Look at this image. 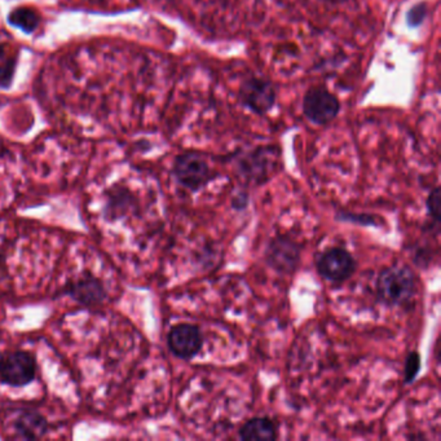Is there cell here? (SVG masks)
I'll use <instances>...</instances> for the list:
<instances>
[{"label": "cell", "mask_w": 441, "mask_h": 441, "mask_svg": "<svg viewBox=\"0 0 441 441\" xmlns=\"http://www.w3.org/2000/svg\"><path fill=\"white\" fill-rule=\"evenodd\" d=\"M249 205V194L246 192H238L235 194V197L232 199V207L235 210H245Z\"/></svg>", "instance_id": "19"}, {"label": "cell", "mask_w": 441, "mask_h": 441, "mask_svg": "<svg viewBox=\"0 0 441 441\" xmlns=\"http://www.w3.org/2000/svg\"><path fill=\"white\" fill-rule=\"evenodd\" d=\"M427 213L434 220L435 225L439 227L441 220V190L439 187H435L428 194L426 201Z\"/></svg>", "instance_id": "14"}, {"label": "cell", "mask_w": 441, "mask_h": 441, "mask_svg": "<svg viewBox=\"0 0 441 441\" xmlns=\"http://www.w3.org/2000/svg\"><path fill=\"white\" fill-rule=\"evenodd\" d=\"M266 266L280 274H293L302 260V246L290 237H274L264 252Z\"/></svg>", "instance_id": "6"}, {"label": "cell", "mask_w": 441, "mask_h": 441, "mask_svg": "<svg viewBox=\"0 0 441 441\" xmlns=\"http://www.w3.org/2000/svg\"><path fill=\"white\" fill-rule=\"evenodd\" d=\"M16 431L23 439H40L47 433V421L37 411H25L16 419Z\"/></svg>", "instance_id": "12"}, {"label": "cell", "mask_w": 441, "mask_h": 441, "mask_svg": "<svg viewBox=\"0 0 441 441\" xmlns=\"http://www.w3.org/2000/svg\"><path fill=\"white\" fill-rule=\"evenodd\" d=\"M9 20L13 25L21 28L25 31L34 30L38 25L37 15L31 11H26V9H17L11 15Z\"/></svg>", "instance_id": "13"}, {"label": "cell", "mask_w": 441, "mask_h": 441, "mask_svg": "<svg viewBox=\"0 0 441 441\" xmlns=\"http://www.w3.org/2000/svg\"><path fill=\"white\" fill-rule=\"evenodd\" d=\"M417 277L409 266H391L380 271L375 281L378 302L387 307H406L417 294Z\"/></svg>", "instance_id": "1"}, {"label": "cell", "mask_w": 441, "mask_h": 441, "mask_svg": "<svg viewBox=\"0 0 441 441\" xmlns=\"http://www.w3.org/2000/svg\"><path fill=\"white\" fill-rule=\"evenodd\" d=\"M421 372V356L417 351H411L405 360L404 380L406 384L413 383Z\"/></svg>", "instance_id": "15"}, {"label": "cell", "mask_w": 441, "mask_h": 441, "mask_svg": "<svg viewBox=\"0 0 441 441\" xmlns=\"http://www.w3.org/2000/svg\"><path fill=\"white\" fill-rule=\"evenodd\" d=\"M35 360L26 352H13L3 358L0 378L9 386L23 387L35 378Z\"/></svg>", "instance_id": "9"}, {"label": "cell", "mask_w": 441, "mask_h": 441, "mask_svg": "<svg viewBox=\"0 0 441 441\" xmlns=\"http://www.w3.org/2000/svg\"><path fill=\"white\" fill-rule=\"evenodd\" d=\"M322 1H330V3H335V1H338V0H322Z\"/></svg>", "instance_id": "21"}, {"label": "cell", "mask_w": 441, "mask_h": 441, "mask_svg": "<svg viewBox=\"0 0 441 441\" xmlns=\"http://www.w3.org/2000/svg\"><path fill=\"white\" fill-rule=\"evenodd\" d=\"M280 160L276 146H258L236 155L238 175L249 183L263 184L272 175Z\"/></svg>", "instance_id": "3"}, {"label": "cell", "mask_w": 441, "mask_h": 441, "mask_svg": "<svg viewBox=\"0 0 441 441\" xmlns=\"http://www.w3.org/2000/svg\"><path fill=\"white\" fill-rule=\"evenodd\" d=\"M238 99L254 114L266 115L276 104V87L266 78L250 76L240 86Z\"/></svg>", "instance_id": "7"}, {"label": "cell", "mask_w": 441, "mask_h": 441, "mask_svg": "<svg viewBox=\"0 0 441 441\" xmlns=\"http://www.w3.org/2000/svg\"><path fill=\"white\" fill-rule=\"evenodd\" d=\"M167 344L174 356L188 361L202 350L204 335L193 324H177L168 331Z\"/></svg>", "instance_id": "8"}, {"label": "cell", "mask_w": 441, "mask_h": 441, "mask_svg": "<svg viewBox=\"0 0 441 441\" xmlns=\"http://www.w3.org/2000/svg\"><path fill=\"white\" fill-rule=\"evenodd\" d=\"M302 109L310 122L316 126H327L339 114L341 102L327 87L314 86L305 92Z\"/></svg>", "instance_id": "5"}, {"label": "cell", "mask_w": 441, "mask_h": 441, "mask_svg": "<svg viewBox=\"0 0 441 441\" xmlns=\"http://www.w3.org/2000/svg\"><path fill=\"white\" fill-rule=\"evenodd\" d=\"M66 293L78 303L87 307L100 305L105 299V290L102 285L91 276H84L81 280L71 283Z\"/></svg>", "instance_id": "10"}, {"label": "cell", "mask_w": 441, "mask_h": 441, "mask_svg": "<svg viewBox=\"0 0 441 441\" xmlns=\"http://www.w3.org/2000/svg\"><path fill=\"white\" fill-rule=\"evenodd\" d=\"M338 218H339V220L358 223L360 225H374V227L377 225V219L374 216L366 215V213H360V215L352 213H339Z\"/></svg>", "instance_id": "17"}, {"label": "cell", "mask_w": 441, "mask_h": 441, "mask_svg": "<svg viewBox=\"0 0 441 441\" xmlns=\"http://www.w3.org/2000/svg\"><path fill=\"white\" fill-rule=\"evenodd\" d=\"M129 206V194L126 192L117 193L109 202V213H113L114 218H119L124 213V208L127 210Z\"/></svg>", "instance_id": "16"}, {"label": "cell", "mask_w": 441, "mask_h": 441, "mask_svg": "<svg viewBox=\"0 0 441 441\" xmlns=\"http://www.w3.org/2000/svg\"><path fill=\"white\" fill-rule=\"evenodd\" d=\"M316 269L325 281L342 283L356 272L358 261L343 247H329L316 255Z\"/></svg>", "instance_id": "4"}, {"label": "cell", "mask_w": 441, "mask_h": 441, "mask_svg": "<svg viewBox=\"0 0 441 441\" xmlns=\"http://www.w3.org/2000/svg\"><path fill=\"white\" fill-rule=\"evenodd\" d=\"M238 435L245 441H274L278 437V430L274 419L255 417L245 422Z\"/></svg>", "instance_id": "11"}, {"label": "cell", "mask_w": 441, "mask_h": 441, "mask_svg": "<svg viewBox=\"0 0 441 441\" xmlns=\"http://www.w3.org/2000/svg\"><path fill=\"white\" fill-rule=\"evenodd\" d=\"M172 174L177 183L193 193L204 189L216 177V171L211 167L205 154L199 152L179 154L174 162Z\"/></svg>", "instance_id": "2"}, {"label": "cell", "mask_w": 441, "mask_h": 441, "mask_svg": "<svg viewBox=\"0 0 441 441\" xmlns=\"http://www.w3.org/2000/svg\"><path fill=\"white\" fill-rule=\"evenodd\" d=\"M1 364H3V356L0 355V369H1Z\"/></svg>", "instance_id": "20"}, {"label": "cell", "mask_w": 441, "mask_h": 441, "mask_svg": "<svg viewBox=\"0 0 441 441\" xmlns=\"http://www.w3.org/2000/svg\"><path fill=\"white\" fill-rule=\"evenodd\" d=\"M426 15V4H418V6H416V7L409 11V13H408V23H409V25H411V26H418L419 23H422V21L425 20Z\"/></svg>", "instance_id": "18"}]
</instances>
